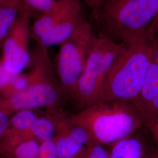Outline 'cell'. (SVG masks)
<instances>
[{"label": "cell", "instance_id": "3957f363", "mask_svg": "<svg viewBox=\"0 0 158 158\" xmlns=\"http://www.w3.org/2000/svg\"><path fill=\"white\" fill-rule=\"evenodd\" d=\"M152 40H142L127 46L109 71L98 102H133L141 91L151 56Z\"/></svg>", "mask_w": 158, "mask_h": 158}, {"label": "cell", "instance_id": "cb8c5ba5", "mask_svg": "<svg viewBox=\"0 0 158 158\" xmlns=\"http://www.w3.org/2000/svg\"><path fill=\"white\" fill-rule=\"evenodd\" d=\"M0 6L17 8L20 12L23 11L21 0H0Z\"/></svg>", "mask_w": 158, "mask_h": 158}, {"label": "cell", "instance_id": "7c38bea8", "mask_svg": "<svg viewBox=\"0 0 158 158\" xmlns=\"http://www.w3.org/2000/svg\"><path fill=\"white\" fill-rule=\"evenodd\" d=\"M31 129L35 139L40 142L53 139L56 134V125L54 116L38 117Z\"/></svg>", "mask_w": 158, "mask_h": 158}, {"label": "cell", "instance_id": "484cf974", "mask_svg": "<svg viewBox=\"0 0 158 158\" xmlns=\"http://www.w3.org/2000/svg\"><path fill=\"white\" fill-rule=\"evenodd\" d=\"M148 158H158V152L155 149L152 151L151 152L149 155Z\"/></svg>", "mask_w": 158, "mask_h": 158}, {"label": "cell", "instance_id": "2e32d148", "mask_svg": "<svg viewBox=\"0 0 158 158\" xmlns=\"http://www.w3.org/2000/svg\"><path fill=\"white\" fill-rule=\"evenodd\" d=\"M38 116L32 110H21L10 117L9 128L18 130L31 129Z\"/></svg>", "mask_w": 158, "mask_h": 158}, {"label": "cell", "instance_id": "8992f818", "mask_svg": "<svg viewBox=\"0 0 158 158\" xmlns=\"http://www.w3.org/2000/svg\"><path fill=\"white\" fill-rule=\"evenodd\" d=\"M94 34L84 20L60 45L57 57V78L62 90L74 97Z\"/></svg>", "mask_w": 158, "mask_h": 158}, {"label": "cell", "instance_id": "ba28073f", "mask_svg": "<svg viewBox=\"0 0 158 158\" xmlns=\"http://www.w3.org/2000/svg\"><path fill=\"white\" fill-rule=\"evenodd\" d=\"M53 116L56 125V134L53 141L59 158L76 156L95 142L87 131L71 123L68 116L58 113Z\"/></svg>", "mask_w": 158, "mask_h": 158}, {"label": "cell", "instance_id": "ac0fdd59", "mask_svg": "<svg viewBox=\"0 0 158 158\" xmlns=\"http://www.w3.org/2000/svg\"><path fill=\"white\" fill-rule=\"evenodd\" d=\"M36 158H59L53 139L40 142L39 151Z\"/></svg>", "mask_w": 158, "mask_h": 158}, {"label": "cell", "instance_id": "7402d4cb", "mask_svg": "<svg viewBox=\"0 0 158 158\" xmlns=\"http://www.w3.org/2000/svg\"><path fill=\"white\" fill-rule=\"evenodd\" d=\"M15 74L8 73L4 67L0 58V90L6 85Z\"/></svg>", "mask_w": 158, "mask_h": 158}, {"label": "cell", "instance_id": "5b68a950", "mask_svg": "<svg viewBox=\"0 0 158 158\" xmlns=\"http://www.w3.org/2000/svg\"><path fill=\"white\" fill-rule=\"evenodd\" d=\"M126 48L100 34L94 35L74 95L83 108L98 102L109 71Z\"/></svg>", "mask_w": 158, "mask_h": 158}, {"label": "cell", "instance_id": "83f0119b", "mask_svg": "<svg viewBox=\"0 0 158 158\" xmlns=\"http://www.w3.org/2000/svg\"><path fill=\"white\" fill-rule=\"evenodd\" d=\"M86 151H87V150H86ZM86 151H85V152H83L81 153H80V154H79L78 155L76 156H73V157H72V158H85V153H86Z\"/></svg>", "mask_w": 158, "mask_h": 158}, {"label": "cell", "instance_id": "4316f807", "mask_svg": "<svg viewBox=\"0 0 158 158\" xmlns=\"http://www.w3.org/2000/svg\"><path fill=\"white\" fill-rule=\"evenodd\" d=\"M4 99L2 97H0V110H4Z\"/></svg>", "mask_w": 158, "mask_h": 158}, {"label": "cell", "instance_id": "e0dca14e", "mask_svg": "<svg viewBox=\"0 0 158 158\" xmlns=\"http://www.w3.org/2000/svg\"><path fill=\"white\" fill-rule=\"evenodd\" d=\"M19 13L17 8L0 6V48Z\"/></svg>", "mask_w": 158, "mask_h": 158}, {"label": "cell", "instance_id": "5bb4252c", "mask_svg": "<svg viewBox=\"0 0 158 158\" xmlns=\"http://www.w3.org/2000/svg\"><path fill=\"white\" fill-rule=\"evenodd\" d=\"M23 11L31 17L32 14L38 13L44 14L56 9L64 0H21Z\"/></svg>", "mask_w": 158, "mask_h": 158}, {"label": "cell", "instance_id": "4fadbf2b", "mask_svg": "<svg viewBox=\"0 0 158 158\" xmlns=\"http://www.w3.org/2000/svg\"><path fill=\"white\" fill-rule=\"evenodd\" d=\"M40 145L36 139L24 142L0 155V158H36Z\"/></svg>", "mask_w": 158, "mask_h": 158}, {"label": "cell", "instance_id": "52a82bcc", "mask_svg": "<svg viewBox=\"0 0 158 158\" xmlns=\"http://www.w3.org/2000/svg\"><path fill=\"white\" fill-rule=\"evenodd\" d=\"M30 17L27 13L19 14L2 46V63L6 70L12 74L22 73L31 64Z\"/></svg>", "mask_w": 158, "mask_h": 158}, {"label": "cell", "instance_id": "30bf717a", "mask_svg": "<svg viewBox=\"0 0 158 158\" xmlns=\"http://www.w3.org/2000/svg\"><path fill=\"white\" fill-rule=\"evenodd\" d=\"M138 131L108 145V158H148L151 151Z\"/></svg>", "mask_w": 158, "mask_h": 158}, {"label": "cell", "instance_id": "9c48e42d", "mask_svg": "<svg viewBox=\"0 0 158 158\" xmlns=\"http://www.w3.org/2000/svg\"><path fill=\"white\" fill-rule=\"evenodd\" d=\"M84 20L82 18L81 4L80 0H79L51 32L40 40L37 44L46 48L60 45L73 34Z\"/></svg>", "mask_w": 158, "mask_h": 158}, {"label": "cell", "instance_id": "9a60e30c", "mask_svg": "<svg viewBox=\"0 0 158 158\" xmlns=\"http://www.w3.org/2000/svg\"><path fill=\"white\" fill-rule=\"evenodd\" d=\"M29 85L30 78L28 74H15L0 90V93L3 98L6 99L25 90Z\"/></svg>", "mask_w": 158, "mask_h": 158}, {"label": "cell", "instance_id": "d6986e66", "mask_svg": "<svg viewBox=\"0 0 158 158\" xmlns=\"http://www.w3.org/2000/svg\"><path fill=\"white\" fill-rule=\"evenodd\" d=\"M85 158H108L107 148L105 145L94 142L87 148Z\"/></svg>", "mask_w": 158, "mask_h": 158}, {"label": "cell", "instance_id": "277c9868", "mask_svg": "<svg viewBox=\"0 0 158 158\" xmlns=\"http://www.w3.org/2000/svg\"><path fill=\"white\" fill-rule=\"evenodd\" d=\"M30 85L21 93L4 99V110L12 114L21 110L52 108L61 100L62 89L56 80L48 48L38 45L31 53Z\"/></svg>", "mask_w": 158, "mask_h": 158}, {"label": "cell", "instance_id": "8fae6325", "mask_svg": "<svg viewBox=\"0 0 158 158\" xmlns=\"http://www.w3.org/2000/svg\"><path fill=\"white\" fill-rule=\"evenodd\" d=\"M77 1L79 0H64L54 10L40 15L30 28L31 38L35 40L37 43L49 33Z\"/></svg>", "mask_w": 158, "mask_h": 158}, {"label": "cell", "instance_id": "d4e9b609", "mask_svg": "<svg viewBox=\"0 0 158 158\" xmlns=\"http://www.w3.org/2000/svg\"><path fill=\"white\" fill-rule=\"evenodd\" d=\"M156 37H158V9L157 15L150 32L151 39H153V38H156Z\"/></svg>", "mask_w": 158, "mask_h": 158}, {"label": "cell", "instance_id": "7a4b0ae2", "mask_svg": "<svg viewBox=\"0 0 158 158\" xmlns=\"http://www.w3.org/2000/svg\"><path fill=\"white\" fill-rule=\"evenodd\" d=\"M73 124L85 128L93 141L110 145L143 127L135 106L130 102H100L68 116Z\"/></svg>", "mask_w": 158, "mask_h": 158}, {"label": "cell", "instance_id": "603a6c76", "mask_svg": "<svg viewBox=\"0 0 158 158\" xmlns=\"http://www.w3.org/2000/svg\"><path fill=\"white\" fill-rule=\"evenodd\" d=\"M107 1V0H85V2L86 5L90 8L93 15L94 17Z\"/></svg>", "mask_w": 158, "mask_h": 158}, {"label": "cell", "instance_id": "6da1fadb", "mask_svg": "<svg viewBox=\"0 0 158 158\" xmlns=\"http://www.w3.org/2000/svg\"><path fill=\"white\" fill-rule=\"evenodd\" d=\"M158 9V0H107L94 18L99 34L128 46L151 40L150 32Z\"/></svg>", "mask_w": 158, "mask_h": 158}, {"label": "cell", "instance_id": "44dd1931", "mask_svg": "<svg viewBox=\"0 0 158 158\" xmlns=\"http://www.w3.org/2000/svg\"><path fill=\"white\" fill-rule=\"evenodd\" d=\"M152 136L153 142L155 146V150L158 152V116L147 128Z\"/></svg>", "mask_w": 158, "mask_h": 158}, {"label": "cell", "instance_id": "ffe728a7", "mask_svg": "<svg viewBox=\"0 0 158 158\" xmlns=\"http://www.w3.org/2000/svg\"><path fill=\"white\" fill-rule=\"evenodd\" d=\"M12 114L6 110H0V138L8 129Z\"/></svg>", "mask_w": 158, "mask_h": 158}]
</instances>
